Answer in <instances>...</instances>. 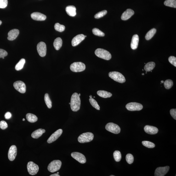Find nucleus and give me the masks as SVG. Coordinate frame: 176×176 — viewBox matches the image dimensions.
I'll list each match as a JSON object with an SVG mask.
<instances>
[{
    "mask_svg": "<svg viewBox=\"0 0 176 176\" xmlns=\"http://www.w3.org/2000/svg\"><path fill=\"white\" fill-rule=\"evenodd\" d=\"M114 157L115 161L116 162H119L121 159V154L119 151H115L113 154Z\"/></svg>",
    "mask_w": 176,
    "mask_h": 176,
    "instance_id": "obj_33",
    "label": "nucleus"
},
{
    "mask_svg": "<svg viewBox=\"0 0 176 176\" xmlns=\"http://www.w3.org/2000/svg\"><path fill=\"white\" fill-rule=\"evenodd\" d=\"M58 173V174H59V172H58V173Z\"/></svg>",
    "mask_w": 176,
    "mask_h": 176,
    "instance_id": "obj_54",
    "label": "nucleus"
},
{
    "mask_svg": "<svg viewBox=\"0 0 176 176\" xmlns=\"http://www.w3.org/2000/svg\"><path fill=\"white\" fill-rule=\"evenodd\" d=\"M78 95L80 97V96H81V94H78Z\"/></svg>",
    "mask_w": 176,
    "mask_h": 176,
    "instance_id": "obj_50",
    "label": "nucleus"
},
{
    "mask_svg": "<svg viewBox=\"0 0 176 176\" xmlns=\"http://www.w3.org/2000/svg\"><path fill=\"white\" fill-rule=\"evenodd\" d=\"M44 100L47 107L49 109L51 108L52 107V101L51 100L50 98H49V95L47 93H46L45 95Z\"/></svg>",
    "mask_w": 176,
    "mask_h": 176,
    "instance_id": "obj_31",
    "label": "nucleus"
},
{
    "mask_svg": "<svg viewBox=\"0 0 176 176\" xmlns=\"http://www.w3.org/2000/svg\"><path fill=\"white\" fill-rule=\"evenodd\" d=\"M169 169L170 167L169 166L158 167L155 170V176H164L168 173Z\"/></svg>",
    "mask_w": 176,
    "mask_h": 176,
    "instance_id": "obj_13",
    "label": "nucleus"
},
{
    "mask_svg": "<svg viewBox=\"0 0 176 176\" xmlns=\"http://www.w3.org/2000/svg\"><path fill=\"white\" fill-rule=\"evenodd\" d=\"M28 172L31 175H35L37 174L39 170V167L37 164L32 161L28 163L27 166Z\"/></svg>",
    "mask_w": 176,
    "mask_h": 176,
    "instance_id": "obj_8",
    "label": "nucleus"
},
{
    "mask_svg": "<svg viewBox=\"0 0 176 176\" xmlns=\"http://www.w3.org/2000/svg\"><path fill=\"white\" fill-rule=\"evenodd\" d=\"M50 176H60V175L59 174H58V173H57L51 175Z\"/></svg>",
    "mask_w": 176,
    "mask_h": 176,
    "instance_id": "obj_46",
    "label": "nucleus"
},
{
    "mask_svg": "<svg viewBox=\"0 0 176 176\" xmlns=\"http://www.w3.org/2000/svg\"><path fill=\"white\" fill-rule=\"evenodd\" d=\"M107 12L106 10H104L99 12L94 16V17L96 19H99L102 17L107 14Z\"/></svg>",
    "mask_w": 176,
    "mask_h": 176,
    "instance_id": "obj_38",
    "label": "nucleus"
},
{
    "mask_svg": "<svg viewBox=\"0 0 176 176\" xmlns=\"http://www.w3.org/2000/svg\"><path fill=\"white\" fill-rule=\"evenodd\" d=\"M25 121V119L24 118L23 119V121Z\"/></svg>",
    "mask_w": 176,
    "mask_h": 176,
    "instance_id": "obj_51",
    "label": "nucleus"
},
{
    "mask_svg": "<svg viewBox=\"0 0 176 176\" xmlns=\"http://www.w3.org/2000/svg\"><path fill=\"white\" fill-rule=\"evenodd\" d=\"M109 77L116 82L121 83L126 82V79L122 74L117 71H112L109 73Z\"/></svg>",
    "mask_w": 176,
    "mask_h": 176,
    "instance_id": "obj_3",
    "label": "nucleus"
},
{
    "mask_svg": "<svg viewBox=\"0 0 176 176\" xmlns=\"http://www.w3.org/2000/svg\"><path fill=\"white\" fill-rule=\"evenodd\" d=\"M144 129L145 133L147 134L153 135L156 134L158 132L157 128L154 126L146 125L144 127Z\"/></svg>",
    "mask_w": 176,
    "mask_h": 176,
    "instance_id": "obj_20",
    "label": "nucleus"
},
{
    "mask_svg": "<svg viewBox=\"0 0 176 176\" xmlns=\"http://www.w3.org/2000/svg\"><path fill=\"white\" fill-rule=\"evenodd\" d=\"M146 73H147V71H146Z\"/></svg>",
    "mask_w": 176,
    "mask_h": 176,
    "instance_id": "obj_55",
    "label": "nucleus"
},
{
    "mask_svg": "<svg viewBox=\"0 0 176 176\" xmlns=\"http://www.w3.org/2000/svg\"><path fill=\"white\" fill-rule=\"evenodd\" d=\"M45 130L40 128L34 131L31 134V136L34 139H38L41 136L43 133H45Z\"/></svg>",
    "mask_w": 176,
    "mask_h": 176,
    "instance_id": "obj_23",
    "label": "nucleus"
},
{
    "mask_svg": "<svg viewBox=\"0 0 176 176\" xmlns=\"http://www.w3.org/2000/svg\"><path fill=\"white\" fill-rule=\"evenodd\" d=\"M12 116V114L9 112H7L5 115V117L7 119H9Z\"/></svg>",
    "mask_w": 176,
    "mask_h": 176,
    "instance_id": "obj_45",
    "label": "nucleus"
},
{
    "mask_svg": "<svg viewBox=\"0 0 176 176\" xmlns=\"http://www.w3.org/2000/svg\"><path fill=\"white\" fill-rule=\"evenodd\" d=\"M17 154V149L15 145H13L10 148L8 153V157L10 161H14L16 157Z\"/></svg>",
    "mask_w": 176,
    "mask_h": 176,
    "instance_id": "obj_14",
    "label": "nucleus"
},
{
    "mask_svg": "<svg viewBox=\"0 0 176 176\" xmlns=\"http://www.w3.org/2000/svg\"><path fill=\"white\" fill-rule=\"evenodd\" d=\"M37 50L38 54L41 57L45 56L47 54V46L44 42H40L37 45Z\"/></svg>",
    "mask_w": 176,
    "mask_h": 176,
    "instance_id": "obj_11",
    "label": "nucleus"
},
{
    "mask_svg": "<svg viewBox=\"0 0 176 176\" xmlns=\"http://www.w3.org/2000/svg\"><path fill=\"white\" fill-rule=\"evenodd\" d=\"M142 75L143 76H144V73H143L142 74Z\"/></svg>",
    "mask_w": 176,
    "mask_h": 176,
    "instance_id": "obj_52",
    "label": "nucleus"
},
{
    "mask_svg": "<svg viewBox=\"0 0 176 176\" xmlns=\"http://www.w3.org/2000/svg\"><path fill=\"white\" fill-rule=\"evenodd\" d=\"M90 98H92V95H90Z\"/></svg>",
    "mask_w": 176,
    "mask_h": 176,
    "instance_id": "obj_49",
    "label": "nucleus"
},
{
    "mask_svg": "<svg viewBox=\"0 0 176 176\" xmlns=\"http://www.w3.org/2000/svg\"><path fill=\"white\" fill-rule=\"evenodd\" d=\"M53 45L55 49L57 50H59L62 46V40L60 38H57L54 40Z\"/></svg>",
    "mask_w": 176,
    "mask_h": 176,
    "instance_id": "obj_24",
    "label": "nucleus"
},
{
    "mask_svg": "<svg viewBox=\"0 0 176 176\" xmlns=\"http://www.w3.org/2000/svg\"><path fill=\"white\" fill-rule=\"evenodd\" d=\"M115 176V175H110V176Z\"/></svg>",
    "mask_w": 176,
    "mask_h": 176,
    "instance_id": "obj_53",
    "label": "nucleus"
},
{
    "mask_svg": "<svg viewBox=\"0 0 176 176\" xmlns=\"http://www.w3.org/2000/svg\"><path fill=\"white\" fill-rule=\"evenodd\" d=\"M8 55V53L6 51L4 50L0 49V58L4 59V57L7 56Z\"/></svg>",
    "mask_w": 176,
    "mask_h": 176,
    "instance_id": "obj_43",
    "label": "nucleus"
},
{
    "mask_svg": "<svg viewBox=\"0 0 176 176\" xmlns=\"http://www.w3.org/2000/svg\"><path fill=\"white\" fill-rule=\"evenodd\" d=\"M97 94L99 96L105 98L111 97L112 96V94L110 92L104 90L98 91Z\"/></svg>",
    "mask_w": 176,
    "mask_h": 176,
    "instance_id": "obj_25",
    "label": "nucleus"
},
{
    "mask_svg": "<svg viewBox=\"0 0 176 176\" xmlns=\"http://www.w3.org/2000/svg\"><path fill=\"white\" fill-rule=\"evenodd\" d=\"M155 63L153 62H150L146 64L144 67V70L146 71H150L154 68Z\"/></svg>",
    "mask_w": 176,
    "mask_h": 176,
    "instance_id": "obj_27",
    "label": "nucleus"
},
{
    "mask_svg": "<svg viewBox=\"0 0 176 176\" xmlns=\"http://www.w3.org/2000/svg\"><path fill=\"white\" fill-rule=\"evenodd\" d=\"M66 13L70 16L74 17L76 15V8L74 6H69L66 8Z\"/></svg>",
    "mask_w": 176,
    "mask_h": 176,
    "instance_id": "obj_22",
    "label": "nucleus"
},
{
    "mask_svg": "<svg viewBox=\"0 0 176 176\" xmlns=\"http://www.w3.org/2000/svg\"><path fill=\"white\" fill-rule=\"evenodd\" d=\"M164 5L173 8H176V0H166L164 2Z\"/></svg>",
    "mask_w": 176,
    "mask_h": 176,
    "instance_id": "obj_30",
    "label": "nucleus"
},
{
    "mask_svg": "<svg viewBox=\"0 0 176 176\" xmlns=\"http://www.w3.org/2000/svg\"><path fill=\"white\" fill-rule=\"evenodd\" d=\"M96 55L99 58L108 60L111 59L112 55L110 52L105 49L98 48L95 51Z\"/></svg>",
    "mask_w": 176,
    "mask_h": 176,
    "instance_id": "obj_2",
    "label": "nucleus"
},
{
    "mask_svg": "<svg viewBox=\"0 0 176 176\" xmlns=\"http://www.w3.org/2000/svg\"><path fill=\"white\" fill-rule=\"evenodd\" d=\"M106 129L114 134H119L121 132V129L117 125L113 123H109L105 126Z\"/></svg>",
    "mask_w": 176,
    "mask_h": 176,
    "instance_id": "obj_7",
    "label": "nucleus"
},
{
    "mask_svg": "<svg viewBox=\"0 0 176 176\" xmlns=\"http://www.w3.org/2000/svg\"><path fill=\"white\" fill-rule=\"evenodd\" d=\"M8 124L5 121H2L0 122V127L2 129H5L8 127Z\"/></svg>",
    "mask_w": 176,
    "mask_h": 176,
    "instance_id": "obj_42",
    "label": "nucleus"
},
{
    "mask_svg": "<svg viewBox=\"0 0 176 176\" xmlns=\"http://www.w3.org/2000/svg\"><path fill=\"white\" fill-rule=\"evenodd\" d=\"M26 119L30 123H34L38 121L37 116L33 114L28 113L26 115Z\"/></svg>",
    "mask_w": 176,
    "mask_h": 176,
    "instance_id": "obj_26",
    "label": "nucleus"
},
{
    "mask_svg": "<svg viewBox=\"0 0 176 176\" xmlns=\"http://www.w3.org/2000/svg\"><path fill=\"white\" fill-rule=\"evenodd\" d=\"M70 105L73 111L77 112L79 110L81 106V100L77 93H74L71 96Z\"/></svg>",
    "mask_w": 176,
    "mask_h": 176,
    "instance_id": "obj_1",
    "label": "nucleus"
},
{
    "mask_svg": "<svg viewBox=\"0 0 176 176\" xmlns=\"http://www.w3.org/2000/svg\"><path fill=\"white\" fill-rule=\"evenodd\" d=\"M7 0H0V8H5L8 5Z\"/></svg>",
    "mask_w": 176,
    "mask_h": 176,
    "instance_id": "obj_41",
    "label": "nucleus"
},
{
    "mask_svg": "<svg viewBox=\"0 0 176 176\" xmlns=\"http://www.w3.org/2000/svg\"><path fill=\"white\" fill-rule=\"evenodd\" d=\"M156 29L153 28L150 30L146 34L145 36V38L147 40H149L151 39L153 37L155 34L156 33Z\"/></svg>",
    "mask_w": 176,
    "mask_h": 176,
    "instance_id": "obj_28",
    "label": "nucleus"
},
{
    "mask_svg": "<svg viewBox=\"0 0 176 176\" xmlns=\"http://www.w3.org/2000/svg\"><path fill=\"white\" fill-rule=\"evenodd\" d=\"M92 32L93 34L96 36H100V37H104L105 36V34L104 32L100 31L99 29L96 28L93 29Z\"/></svg>",
    "mask_w": 176,
    "mask_h": 176,
    "instance_id": "obj_36",
    "label": "nucleus"
},
{
    "mask_svg": "<svg viewBox=\"0 0 176 176\" xmlns=\"http://www.w3.org/2000/svg\"><path fill=\"white\" fill-rule=\"evenodd\" d=\"M14 87L16 90L21 93H24L26 92V86L22 81H18L14 82Z\"/></svg>",
    "mask_w": 176,
    "mask_h": 176,
    "instance_id": "obj_10",
    "label": "nucleus"
},
{
    "mask_svg": "<svg viewBox=\"0 0 176 176\" xmlns=\"http://www.w3.org/2000/svg\"><path fill=\"white\" fill-rule=\"evenodd\" d=\"M164 86L166 89H170L173 85V81L170 79L166 80L164 82Z\"/></svg>",
    "mask_w": 176,
    "mask_h": 176,
    "instance_id": "obj_35",
    "label": "nucleus"
},
{
    "mask_svg": "<svg viewBox=\"0 0 176 176\" xmlns=\"http://www.w3.org/2000/svg\"><path fill=\"white\" fill-rule=\"evenodd\" d=\"M54 29L56 31L59 32H62L64 31L65 27V26L63 25H61L59 23H57L54 26Z\"/></svg>",
    "mask_w": 176,
    "mask_h": 176,
    "instance_id": "obj_32",
    "label": "nucleus"
},
{
    "mask_svg": "<svg viewBox=\"0 0 176 176\" xmlns=\"http://www.w3.org/2000/svg\"><path fill=\"white\" fill-rule=\"evenodd\" d=\"M62 133L63 130L61 129H59L55 131L48 138L47 141V143L50 144L55 141L59 137H60Z\"/></svg>",
    "mask_w": 176,
    "mask_h": 176,
    "instance_id": "obj_15",
    "label": "nucleus"
},
{
    "mask_svg": "<svg viewBox=\"0 0 176 176\" xmlns=\"http://www.w3.org/2000/svg\"><path fill=\"white\" fill-rule=\"evenodd\" d=\"M85 37L84 35L81 34L77 35L72 39L71 41L72 46L73 47H76L80 43L85 39Z\"/></svg>",
    "mask_w": 176,
    "mask_h": 176,
    "instance_id": "obj_16",
    "label": "nucleus"
},
{
    "mask_svg": "<svg viewBox=\"0 0 176 176\" xmlns=\"http://www.w3.org/2000/svg\"><path fill=\"white\" fill-rule=\"evenodd\" d=\"M94 137L93 133L87 132L80 135L78 138V140L79 142L81 143H88L93 140Z\"/></svg>",
    "mask_w": 176,
    "mask_h": 176,
    "instance_id": "obj_4",
    "label": "nucleus"
},
{
    "mask_svg": "<svg viewBox=\"0 0 176 176\" xmlns=\"http://www.w3.org/2000/svg\"><path fill=\"white\" fill-rule=\"evenodd\" d=\"M25 62V59H21L15 66V70L17 71L22 70L23 68Z\"/></svg>",
    "mask_w": 176,
    "mask_h": 176,
    "instance_id": "obj_29",
    "label": "nucleus"
},
{
    "mask_svg": "<svg viewBox=\"0 0 176 176\" xmlns=\"http://www.w3.org/2000/svg\"><path fill=\"white\" fill-rule=\"evenodd\" d=\"M94 98H95V97H94Z\"/></svg>",
    "mask_w": 176,
    "mask_h": 176,
    "instance_id": "obj_58",
    "label": "nucleus"
},
{
    "mask_svg": "<svg viewBox=\"0 0 176 176\" xmlns=\"http://www.w3.org/2000/svg\"><path fill=\"white\" fill-rule=\"evenodd\" d=\"M19 33V30L17 29H13L10 30L8 33L7 39L9 41H13L18 37Z\"/></svg>",
    "mask_w": 176,
    "mask_h": 176,
    "instance_id": "obj_18",
    "label": "nucleus"
},
{
    "mask_svg": "<svg viewBox=\"0 0 176 176\" xmlns=\"http://www.w3.org/2000/svg\"><path fill=\"white\" fill-rule=\"evenodd\" d=\"M142 70H143H143H143V69Z\"/></svg>",
    "mask_w": 176,
    "mask_h": 176,
    "instance_id": "obj_59",
    "label": "nucleus"
},
{
    "mask_svg": "<svg viewBox=\"0 0 176 176\" xmlns=\"http://www.w3.org/2000/svg\"><path fill=\"white\" fill-rule=\"evenodd\" d=\"M69 104H70V103H69Z\"/></svg>",
    "mask_w": 176,
    "mask_h": 176,
    "instance_id": "obj_57",
    "label": "nucleus"
},
{
    "mask_svg": "<svg viewBox=\"0 0 176 176\" xmlns=\"http://www.w3.org/2000/svg\"><path fill=\"white\" fill-rule=\"evenodd\" d=\"M161 83H163L164 82L163 81H161Z\"/></svg>",
    "mask_w": 176,
    "mask_h": 176,
    "instance_id": "obj_47",
    "label": "nucleus"
},
{
    "mask_svg": "<svg viewBox=\"0 0 176 176\" xmlns=\"http://www.w3.org/2000/svg\"><path fill=\"white\" fill-rule=\"evenodd\" d=\"M2 24V21L0 20V25H1Z\"/></svg>",
    "mask_w": 176,
    "mask_h": 176,
    "instance_id": "obj_48",
    "label": "nucleus"
},
{
    "mask_svg": "<svg viewBox=\"0 0 176 176\" xmlns=\"http://www.w3.org/2000/svg\"><path fill=\"white\" fill-rule=\"evenodd\" d=\"M89 101L91 105L93 107L95 108L97 110H100V107H99V105H98L97 102L95 99H93L92 98H91L89 99Z\"/></svg>",
    "mask_w": 176,
    "mask_h": 176,
    "instance_id": "obj_34",
    "label": "nucleus"
},
{
    "mask_svg": "<svg viewBox=\"0 0 176 176\" xmlns=\"http://www.w3.org/2000/svg\"><path fill=\"white\" fill-rule=\"evenodd\" d=\"M142 144L144 146L150 149L155 147V144L153 143L148 141H143L142 142Z\"/></svg>",
    "mask_w": 176,
    "mask_h": 176,
    "instance_id": "obj_37",
    "label": "nucleus"
},
{
    "mask_svg": "<svg viewBox=\"0 0 176 176\" xmlns=\"http://www.w3.org/2000/svg\"><path fill=\"white\" fill-rule=\"evenodd\" d=\"M31 16L33 20L39 21H44L47 18L46 15L39 12H34L32 13L31 14Z\"/></svg>",
    "mask_w": 176,
    "mask_h": 176,
    "instance_id": "obj_17",
    "label": "nucleus"
},
{
    "mask_svg": "<svg viewBox=\"0 0 176 176\" xmlns=\"http://www.w3.org/2000/svg\"><path fill=\"white\" fill-rule=\"evenodd\" d=\"M134 14V12L133 10L130 8L127 9L123 13L121 19L122 20H127L129 19Z\"/></svg>",
    "mask_w": 176,
    "mask_h": 176,
    "instance_id": "obj_19",
    "label": "nucleus"
},
{
    "mask_svg": "<svg viewBox=\"0 0 176 176\" xmlns=\"http://www.w3.org/2000/svg\"><path fill=\"white\" fill-rule=\"evenodd\" d=\"M169 61L172 65L176 67V58L174 56H170L168 59Z\"/></svg>",
    "mask_w": 176,
    "mask_h": 176,
    "instance_id": "obj_40",
    "label": "nucleus"
},
{
    "mask_svg": "<svg viewBox=\"0 0 176 176\" xmlns=\"http://www.w3.org/2000/svg\"><path fill=\"white\" fill-rule=\"evenodd\" d=\"M85 37H87V36H85Z\"/></svg>",
    "mask_w": 176,
    "mask_h": 176,
    "instance_id": "obj_56",
    "label": "nucleus"
},
{
    "mask_svg": "<svg viewBox=\"0 0 176 176\" xmlns=\"http://www.w3.org/2000/svg\"><path fill=\"white\" fill-rule=\"evenodd\" d=\"M61 165L62 162L60 160H54L48 165V170L51 173L57 172L60 169Z\"/></svg>",
    "mask_w": 176,
    "mask_h": 176,
    "instance_id": "obj_5",
    "label": "nucleus"
},
{
    "mask_svg": "<svg viewBox=\"0 0 176 176\" xmlns=\"http://www.w3.org/2000/svg\"><path fill=\"white\" fill-rule=\"evenodd\" d=\"M71 156L80 163L84 164L86 162V159L84 155L78 152H74L71 154Z\"/></svg>",
    "mask_w": 176,
    "mask_h": 176,
    "instance_id": "obj_12",
    "label": "nucleus"
},
{
    "mask_svg": "<svg viewBox=\"0 0 176 176\" xmlns=\"http://www.w3.org/2000/svg\"><path fill=\"white\" fill-rule=\"evenodd\" d=\"M126 160L127 163L129 164H132L134 161V157L131 154H128L126 155Z\"/></svg>",
    "mask_w": 176,
    "mask_h": 176,
    "instance_id": "obj_39",
    "label": "nucleus"
},
{
    "mask_svg": "<svg viewBox=\"0 0 176 176\" xmlns=\"http://www.w3.org/2000/svg\"><path fill=\"white\" fill-rule=\"evenodd\" d=\"M70 69L73 72H80L85 70L86 65L82 62H75L70 66Z\"/></svg>",
    "mask_w": 176,
    "mask_h": 176,
    "instance_id": "obj_6",
    "label": "nucleus"
},
{
    "mask_svg": "<svg viewBox=\"0 0 176 176\" xmlns=\"http://www.w3.org/2000/svg\"><path fill=\"white\" fill-rule=\"evenodd\" d=\"M139 42V37L138 35L135 34L132 37L131 43V47L132 49L135 50L137 48Z\"/></svg>",
    "mask_w": 176,
    "mask_h": 176,
    "instance_id": "obj_21",
    "label": "nucleus"
},
{
    "mask_svg": "<svg viewBox=\"0 0 176 176\" xmlns=\"http://www.w3.org/2000/svg\"><path fill=\"white\" fill-rule=\"evenodd\" d=\"M170 113L171 116L174 119H176V109H171L170 111Z\"/></svg>",
    "mask_w": 176,
    "mask_h": 176,
    "instance_id": "obj_44",
    "label": "nucleus"
},
{
    "mask_svg": "<svg viewBox=\"0 0 176 176\" xmlns=\"http://www.w3.org/2000/svg\"><path fill=\"white\" fill-rule=\"evenodd\" d=\"M126 107L127 110L130 111H139L143 109V106L139 103L133 102L127 104Z\"/></svg>",
    "mask_w": 176,
    "mask_h": 176,
    "instance_id": "obj_9",
    "label": "nucleus"
}]
</instances>
